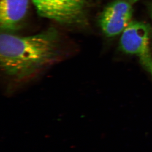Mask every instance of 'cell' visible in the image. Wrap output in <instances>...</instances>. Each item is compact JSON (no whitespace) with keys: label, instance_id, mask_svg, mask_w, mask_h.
I'll return each mask as SVG.
<instances>
[{"label":"cell","instance_id":"1","mask_svg":"<svg viewBox=\"0 0 152 152\" xmlns=\"http://www.w3.org/2000/svg\"><path fill=\"white\" fill-rule=\"evenodd\" d=\"M63 40L53 28L20 36L1 33L0 67L7 92L27 84L65 58Z\"/></svg>","mask_w":152,"mask_h":152},{"label":"cell","instance_id":"2","mask_svg":"<svg viewBox=\"0 0 152 152\" xmlns=\"http://www.w3.org/2000/svg\"><path fill=\"white\" fill-rule=\"evenodd\" d=\"M39 15L61 24L75 26L86 20L89 0H31Z\"/></svg>","mask_w":152,"mask_h":152},{"label":"cell","instance_id":"3","mask_svg":"<svg viewBox=\"0 0 152 152\" xmlns=\"http://www.w3.org/2000/svg\"><path fill=\"white\" fill-rule=\"evenodd\" d=\"M149 28L145 23L132 21L122 33V51L137 57L144 68L152 75V55L149 46Z\"/></svg>","mask_w":152,"mask_h":152},{"label":"cell","instance_id":"4","mask_svg":"<svg viewBox=\"0 0 152 152\" xmlns=\"http://www.w3.org/2000/svg\"><path fill=\"white\" fill-rule=\"evenodd\" d=\"M133 9L126 0H115L105 7L99 17L102 32L107 37L122 33L132 21Z\"/></svg>","mask_w":152,"mask_h":152},{"label":"cell","instance_id":"5","mask_svg":"<svg viewBox=\"0 0 152 152\" xmlns=\"http://www.w3.org/2000/svg\"><path fill=\"white\" fill-rule=\"evenodd\" d=\"M30 0H0V27L11 33L20 28L26 18Z\"/></svg>","mask_w":152,"mask_h":152},{"label":"cell","instance_id":"6","mask_svg":"<svg viewBox=\"0 0 152 152\" xmlns=\"http://www.w3.org/2000/svg\"><path fill=\"white\" fill-rule=\"evenodd\" d=\"M126 1L131 4H133V3H135L136 1H138L139 0H126Z\"/></svg>","mask_w":152,"mask_h":152},{"label":"cell","instance_id":"7","mask_svg":"<svg viewBox=\"0 0 152 152\" xmlns=\"http://www.w3.org/2000/svg\"><path fill=\"white\" fill-rule=\"evenodd\" d=\"M150 15H151V19L152 22V6L150 7Z\"/></svg>","mask_w":152,"mask_h":152}]
</instances>
